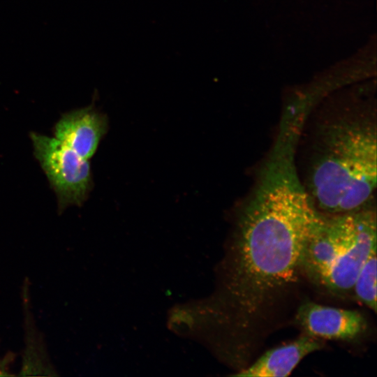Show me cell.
I'll return each mask as SVG.
<instances>
[{"mask_svg":"<svg viewBox=\"0 0 377 377\" xmlns=\"http://www.w3.org/2000/svg\"><path fill=\"white\" fill-rule=\"evenodd\" d=\"M356 298L374 311H376V246L362 265L353 290Z\"/></svg>","mask_w":377,"mask_h":377,"instance_id":"9","label":"cell"},{"mask_svg":"<svg viewBox=\"0 0 377 377\" xmlns=\"http://www.w3.org/2000/svg\"><path fill=\"white\" fill-rule=\"evenodd\" d=\"M15 355L9 352L3 359H0V376H10L13 374H10L8 369L10 364L14 360Z\"/></svg>","mask_w":377,"mask_h":377,"instance_id":"10","label":"cell"},{"mask_svg":"<svg viewBox=\"0 0 377 377\" xmlns=\"http://www.w3.org/2000/svg\"><path fill=\"white\" fill-rule=\"evenodd\" d=\"M295 320L306 334L320 339L353 340L367 327L365 318L357 311L312 302L300 306Z\"/></svg>","mask_w":377,"mask_h":377,"instance_id":"5","label":"cell"},{"mask_svg":"<svg viewBox=\"0 0 377 377\" xmlns=\"http://www.w3.org/2000/svg\"><path fill=\"white\" fill-rule=\"evenodd\" d=\"M34 154L54 191L61 213L81 206L92 188L89 163L54 137L31 132Z\"/></svg>","mask_w":377,"mask_h":377,"instance_id":"4","label":"cell"},{"mask_svg":"<svg viewBox=\"0 0 377 377\" xmlns=\"http://www.w3.org/2000/svg\"><path fill=\"white\" fill-rule=\"evenodd\" d=\"M322 339L304 334L294 341L265 353L235 376L244 377L288 376L306 355L320 350Z\"/></svg>","mask_w":377,"mask_h":377,"instance_id":"7","label":"cell"},{"mask_svg":"<svg viewBox=\"0 0 377 377\" xmlns=\"http://www.w3.org/2000/svg\"><path fill=\"white\" fill-rule=\"evenodd\" d=\"M376 246V213L371 205L337 214H323L310 236L302 271L316 285L343 295Z\"/></svg>","mask_w":377,"mask_h":377,"instance_id":"3","label":"cell"},{"mask_svg":"<svg viewBox=\"0 0 377 377\" xmlns=\"http://www.w3.org/2000/svg\"><path fill=\"white\" fill-rule=\"evenodd\" d=\"M323 216L290 165L263 166L238 222L229 292L236 326L252 333L295 282Z\"/></svg>","mask_w":377,"mask_h":377,"instance_id":"1","label":"cell"},{"mask_svg":"<svg viewBox=\"0 0 377 377\" xmlns=\"http://www.w3.org/2000/svg\"><path fill=\"white\" fill-rule=\"evenodd\" d=\"M29 281L26 278L22 287V306L24 312V349L22 368L19 376H57L52 364L43 334L38 330L31 311L29 310L30 293Z\"/></svg>","mask_w":377,"mask_h":377,"instance_id":"8","label":"cell"},{"mask_svg":"<svg viewBox=\"0 0 377 377\" xmlns=\"http://www.w3.org/2000/svg\"><path fill=\"white\" fill-rule=\"evenodd\" d=\"M313 131L304 187L316 208L332 215L371 204L377 175L376 114L343 110L325 115Z\"/></svg>","mask_w":377,"mask_h":377,"instance_id":"2","label":"cell"},{"mask_svg":"<svg viewBox=\"0 0 377 377\" xmlns=\"http://www.w3.org/2000/svg\"><path fill=\"white\" fill-rule=\"evenodd\" d=\"M108 130L106 117L92 106L61 114L53 127L54 137L89 160Z\"/></svg>","mask_w":377,"mask_h":377,"instance_id":"6","label":"cell"}]
</instances>
